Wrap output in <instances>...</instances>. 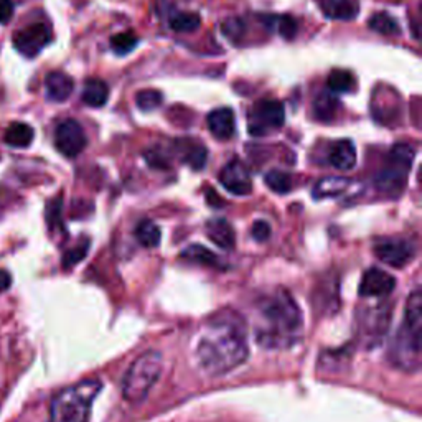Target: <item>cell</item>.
I'll use <instances>...</instances> for the list:
<instances>
[{
	"instance_id": "obj_1",
	"label": "cell",
	"mask_w": 422,
	"mask_h": 422,
	"mask_svg": "<svg viewBox=\"0 0 422 422\" xmlns=\"http://www.w3.org/2000/svg\"><path fill=\"white\" fill-rule=\"evenodd\" d=\"M195 363L200 371L221 376L248 360V327L241 315L221 311L201 325L194 338Z\"/></svg>"
},
{
	"instance_id": "obj_2",
	"label": "cell",
	"mask_w": 422,
	"mask_h": 422,
	"mask_svg": "<svg viewBox=\"0 0 422 422\" xmlns=\"http://www.w3.org/2000/svg\"><path fill=\"white\" fill-rule=\"evenodd\" d=\"M302 313L286 291L264 296L256 307V341L267 350H282L296 345L302 336Z\"/></svg>"
},
{
	"instance_id": "obj_3",
	"label": "cell",
	"mask_w": 422,
	"mask_h": 422,
	"mask_svg": "<svg viewBox=\"0 0 422 422\" xmlns=\"http://www.w3.org/2000/svg\"><path fill=\"white\" fill-rule=\"evenodd\" d=\"M421 335H422V296L414 291L408 298L403 325L394 338L389 358L393 365L404 371H416L421 366Z\"/></svg>"
},
{
	"instance_id": "obj_4",
	"label": "cell",
	"mask_w": 422,
	"mask_h": 422,
	"mask_svg": "<svg viewBox=\"0 0 422 422\" xmlns=\"http://www.w3.org/2000/svg\"><path fill=\"white\" fill-rule=\"evenodd\" d=\"M103 389L98 379L73 384L51 401L50 422H88L94 399Z\"/></svg>"
},
{
	"instance_id": "obj_5",
	"label": "cell",
	"mask_w": 422,
	"mask_h": 422,
	"mask_svg": "<svg viewBox=\"0 0 422 422\" xmlns=\"http://www.w3.org/2000/svg\"><path fill=\"white\" fill-rule=\"evenodd\" d=\"M164 358L160 351L151 350L132 363L129 371L122 379V396L127 403L139 404L149 396L154 384L162 373Z\"/></svg>"
},
{
	"instance_id": "obj_6",
	"label": "cell",
	"mask_w": 422,
	"mask_h": 422,
	"mask_svg": "<svg viewBox=\"0 0 422 422\" xmlns=\"http://www.w3.org/2000/svg\"><path fill=\"white\" fill-rule=\"evenodd\" d=\"M286 122L284 104L277 99L258 101L249 111L248 131L251 136H266L272 131L281 129Z\"/></svg>"
},
{
	"instance_id": "obj_7",
	"label": "cell",
	"mask_w": 422,
	"mask_h": 422,
	"mask_svg": "<svg viewBox=\"0 0 422 422\" xmlns=\"http://www.w3.org/2000/svg\"><path fill=\"white\" fill-rule=\"evenodd\" d=\"M14 46L26 58L39 56L51 41V30L45 24H31L14 34Z\"/></svg>"
},
{
	"instance_id": "obj_8",
	"label": "cell",
	"mask_w": 422,
	"mask_h": 422,
	"mask_svg": "<svg viewBox=\"0 0 422 422\" xmlns=\"http://www.w3.org/2000/svg\"><path fill=\"white\" fill-rule=\"evenodd\" d=\"M55 146L61 156L74 159L88 146V137L78 121L66 119L56 126Z\"/></svg>"
},
{
	"instance_id": "obj_9",
	"label": "cell",
	"mask_w": 422,
	"mask_h": 422,
	"mask_svg": "<svg viewBox=\"0 0 422 422\" xmlns=\"http://www.w3.org/2000/svg\"><path fill=\"white\" fill-rule=\"evenodd\" d=\"M379 261L391 267H404L416 256V244L404 238H386L375 246Z\"/></svg>"
},
{
	"instance_id": "obj_10",
	"label": "cell",
	"mask_w": 422,
	"mask_h": 422,
	"mask_svg": "<svg viewBox=\"0 0 422 422\" xmlns=\"http://www.w3.org/2000/svg\"><path fill=\"white\" fill-rule=\"evenodd\" d=\"M409 170V165H404L401 162H396V160L389 159L388 167L383 169L375 179V185L379 194L388 196H398L401 191L404 190Z\"/></svg>"
},
{
	"instance_id": "obj_11",
	"label": "cell",
	"mask_w": 422,
	"mask_h": 422,
	"mask_svg": "<svg viewBox=\"0 0 422 422\" xmlns=\"http://www.w3.org/2000/svg\"><path fill=\"white\" fill-rule=\"evenodd\" d=\"M221 185L226 189L229 194L246 196L253 191V180L248 167L239 160H231L220 174Z\"/></svg>"
},
{
	"instance_id": "obj_12",
	"label": "cell",
	"mask_w": 422,
	"mask_h": 422,
	"mask_svg": "<svg viewBox=\"0 0 422 422\" xmlns=\"http://www.w3.org/2000/svg\"><path fill=\"white\" fill-rule=\"evenodd\" d=\"M396 287V279L381 269L366 271L363 274L361 284H360V296L361 297H386L394 291Z\"/></svg>"
},
{
	"instance_id": "obj_13",
	"label": "cell",
	"mask_w": 422,
	"mask_h": 422,
	"mask_svg": "<svg viewBox=\"0 0 422 422\" xmlns=\"http://www.w3.org/2000/svg\"><path fill=\"white\" fill-rule=\"evenodd\" d=\"M208 129L220 141H228L236 132V121H234V112L229 108H218L211 111L206 117Z\"/></svg>"
},
{
	"instance_id": "obj_14",
	"label": "cell",
	"mask_w": 422,
	"mask_h": 422,
	"mask_svg": "<svg viewBox=\"0 0 422 422\" xmlns=\"http://www.w3.org/2000/svg\"><path fill=\"white\" fill-rule=\"evenodd\" d=\"M45 89L48 99L53 101V103H63L73 94L74 81L66 73L51 71L45 78Z\"/></svg>"
},
{
	"instance_id": "obj_15",
	"label": "cell",
	"mask_w": 422,
	"mask_h": 422,
	"mask_svg": "<svg viewBox=\"0 0 422 422\" xmlns=\"http://www.w3.org/2000/svg\"><path fill=\"white\" fill-rule=\"evenodd\" d=\"M206 236L221 249H233L236 244V233L231 223L224 218H211L206 223Z\"/></svg>"
},
{
	"instance_id": "obj_16",
	"label": "cell",
	"mask_w": 422,
	"mask_h": 422,
	"mask_svg": "<svg viewBox=\"0 0 422 422\" xmlns=\"http://www.w3.org/2000/svg\"><path fill=\"white\" fill-rule=\"evenodd\" d=\"M328 160L332 164V167L341 172H348V170L355 169L356 165V147L350 139H343V141L335 142L330 147Z\"/></svg>"
},
{
	"instance_id": "obj_17",
	"label": "cell",
	"mask_w": 422,
	"mask_h": 422,
	"mask_svg": "<svg viewBox=\"0 0 422 422\" xmlns=\"http://www.w3.org/2000/svg\"><path fill=\"white\" fill-rule=\"evenodd\" d=\"M259 20L267 30L279 34L286 40H293L298 31L297 20L291 15H259Z\"/></svg>"
},
{
	"instance_id": "obj_18",
	"label": "cell",
	"mask_w": 422,
	"mask_h": 422,
	"mask_svg": "<svg viewBox=\"0 0 422 422\" xmlns=\"http://www.w3.org/2000/svg\"><path fill=\"white\" fill-rule=\"evenodd\" d=\"M320 7L330 20H353L358 15V5L353 0H320Z\"/></svg>"
},
{
	"instance_id": "obj_19",
	"label": "cell",
	"mask_w": 422,
	"mask_h": 422,
	"mask_svg": "<svg viewBox=\"0 0 422 422\" xmlns=\"http://www.w3.org/2000/svg\"><path fill=\"white\" fill-rule=\"evenodd\" d=\"M81 99L84 104L89 106V108H103L109 99V86L103 79L91 78L84 83Z\"/></svg>"
},
{
	"instance_id": "obj_20",
	"label": "cell",
	"mask_w": 422,
	"mask_h": 422,
	"mask_svg": "<svg viewBox=\"0 0 422 422\" xmlns=\"http://www.w3.org/2000/svg\"><path fill=\"white\" fill-rule=\"evenodd\" d=\"M338 99H336L335 93H332V91H322L317 98L313 99L312 103V109H313V116L317 117L318 121L322 122H328L332 121L336 111H338Z\"/></svg>"
},
{
	"instance_id": "obj_21",
	"label": "cell",
	"mask_w": 422,
	"mask_h": 422,
	"mask_svg": "<svg viewBox=\"0 0 422 422\" xmlns=\"http://www.w3.org/2000/svg\"><path fill=\"white\" fill-rule=\"evenodd\" d=\"M34 137L35 132L29 124H25V122H12L5 131L4 141L10 147L25 149L34 142Z\"/></svg>"
},
{
	"instance_id": "obj_22",
	"label": "cell",
	"mask_w": 422,
	"mask_h": 422,
	"mask_svg": "<svg viewBox=\"0 0 422 422\" xmlns=\"http://www.w3.org/2000/svg\"><path fill=\"white\" fill-rule=\"evenodd\" d=\"M184 146H177L180 151V157L186 165H190L194 170H201L206 165L208 152L206 147L199 142H190V141H180Z\"/></svg>"
},
{
	"instance_id": "obj_23",
	"label": "cell",
	"mask_w": 422,
	"mask_h": 422,
	"mask_svg": "<svg viewBox=\"0 0 422 422\" xmlns=\"http://www.w3.org/2000/svg\"><path fill=\"white\" fill-rule=\"evenodd\" d=\"M350 186V180L343 177H325L317 181V185L313 186V199L322 200V199H333L343 194V191Z\"/></svg>"
},
{
	"instance_id": "obj_24",
	"label": "cell",
	"mask_w": 422,
	"mask_h": 422,
	"mask_svg": "<svg viewBox=\"0 0 422 422\" xmlns=\"http://www.w3.org/2000/svg\"><path fill=\"white\" fill-rule=\"evenodd\" d=\"M201 25V17L196 12H174L169 15V26L179 34H189V31L199 30Z\"/></svg>"
},
{
	"instance_id": "obj_25",
	"label": "cell",
	"mask_w": 422,
	"mask_h": 422,
	"mask_svg": "<svg viewBox=\"0 0 422 422\" xmlns=\"http://www.w3.org/2000/svg\"><path fill=\"white\" fill-rule=\"evenodd\" d=\"M368 26L379 35L391 36L401 34L399 22L388 12H376L370 20H368Z\"/></svg>"
},
{
	"instance_id": "obj_26",
	"label": "cell",
	"mask_w": 422,
	"mask_h": 422,
	"mask_svg": "<svg viewBox=\"0 0 422 422\" xmlns=\"http://www.w3.org/2000/svg\"><path fill=\"white\" fill-rule=\"evenodd\" d=\"M181 258L189 263L194 264H200V266H211V267H220V263H218V256L215 253H211L210 249H206L205 246L200 244H194L190 248H186L184 253H181Z\"/></svg>"
},
{
	"instance_id": "obj_27",
	"label": "cell",
	"mask_w": 422,
	"mask_h": 422,
	"mask_svg": "<svg viewBox=\"0 0 422 422\" xmlns=\"http://www.w3.org/2000/svg\"><path fill=\"white\" fill-rule=\"evenodd\" d=\"M136 238L144 248H156V246H159L160 243L162 233H160V228L156 223L151 220H144L137 224Z\"/></svg>"
},
{
	"instance_id": "obj_28",
	"label": "cell",
	"mask_w": 422,
	"mask_h": 422,
	"mask_svg": "<svg viewBox=\"0 0 422 422\" xmlns=\"http://www.w3.org/2000/svg\"><path fill=\"white\" fill-rule=\"evenodd\" d=\"M327 86L332 93H350L355 89V78L346 69H333L328 74Z\"/></svg>"
},
{
	"instance_id": "obj_29",
	"label": "cell",
	"mask_w": 422,
	"mask_h": 422,
	"mask_svg": "<svg viewBox=\"0 0 422 422\" xmlns=\"http://www.w3.org/2000/svg\"><path fill=\"white\" fill-rule=\"evenodd\" d=\"M164 103V94L157 89H144L139 91L136 96L137 108L144 112H151L159 109Z\"/></svg>"
},
{
	"instance_id": "obj_30",
	"label": "cell",
	"mask_w": 422,
	"mask_h": 422,
	"mask_svg": "<svg viewBox=\"0 0 422 422\" xmlns=\"http://www.w3.org/2000/svg\"><path fill=\"white\" fill-rule=\"evenodd\" d=\"M139 45V36L132 31H122V34L111 36V48L114 50L116 55L124 56L131 53L134 48Z\"/></svg>"
},
{
	"instance_id": "obj_31",
	"label": "cell",
	"mask_w": 422,
	"mask_h": 422,
	"mask_svg": "<svg viewBox=\"0 0 422 422\" xmlns=\"http://www.w3.org/2000/svg\"><path fill=\"white\" fill-rule=\"evenodd\" d=\"M266 184L272 191L284 195L292 189V177L282 170H271L266 175Z\"/></svg>"
},
{
	"instance_id": "obj_32",
	"label": "cell",
	"mask_w": 422,
	"mask_h": 422,
	"mask_svg": "<svg viewBox=\"0 0 422 422\" xmlns=\"http://www.w3.org/2000/svg\"><path fill=\"white\" fill-rule=\"evenodd\" d=\"M221 31H223V35L226 36V39L231 40L233 44H236V41L241 40L243 36L246 35L244 20L239 19V17H229L223 22Z\"/></svg>"
},
{
	"instance_id": "obj_33",
	"label": "cell",
	"mask_w": 422,
	"mask_h": 422,
	"mask_svg": "<svg viewBox=\"0 0 422 422\" xmlns=\"http://www.w3.org/2000/svg\"><path fill=\"white\" fill-rule=\"evenodd\" d=\"M416 156V151L413 146H408V144H396L389 152V159L396 160V162H401L404 165H413V160Z\"/></svg>"
},
{
	"instance_id": "obj_34",
	"label": "cell",
	"mask_w": 422,
	"mask_h": 422,
	"mask_svg": "<svg viewBox=\"0 0 422 422\" xmlns=\"http://www.w3.org/2000/svg\"><path fill=\"white\" fill-rule=\"evenodd\" d=\"M88 248H89L88 243H84V244L76 246V248L69 249L68 253L65 254V258H63V267L76 266L79 261L84 259V256H86V253H88Z\"/></svg>"
},
{
	"instance_id": "obj_35",
	"label": "cell",
	"mask_w": 422,
	"mask_h": 422,
	"mask_svg": "<svg viewBox=\"0 0 422 422\" xmlns=\"http://www.w3.org/2000/svg\"><path fill=\"white\" fill-rule=\"evenodd\" d=\"M253 238L256 241H266V239H269L271 236V226L269 223L266 221H256L253 224Z\"/></svg>"
},
{
	"instance_id": "obj_36",
	"label": "cell",
	"mask_w": 422,
	"mask_h": 422,
	"mask_svg": "<svg viewBox=\"0 0 422 422\" xmlns=\"http://www.w3.org/2000/svg\"><path fill=\"white\" fill-rule=\"evenodd\" d=\"M14 17L12 0H0V24H9Z\"/></svg>"
},
{
	"instance_id": "obj_37",
	"label": "cell",
	"mask_w": 422,
	"mask_h": 422,
	"mask_svg": "<svg viewBox=\"0 0 422 422\" xmlns=\"http://www.w3.org/2000/svg\"><path fill=\"white\" fill-rule=\"evenodd\" d=\"M10 286H12V276L7 271L0 269V292L9 291Z\"/></svg>"
}]
</instances>
